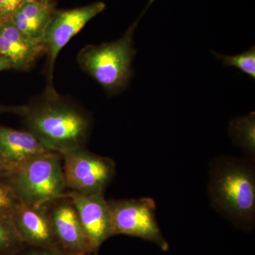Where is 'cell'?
Returning a JSON list of instances; mask_svg holds the SVG:
<instances>
[{
    "label": "cell",
    "mask_w": 255,
    "mask_h": 255,
    "mask_svg": "<svg viewBox=\"0 0 255 255\" xmlns=\"http://www.w3.org/2000/svg\"><path fill=\"white\" fill-rule=\"evenodd\" d=\"M114 236L126 235L152 242L161 250L168 251L156 219V204L151 198L109 201Z\"/></svg>",
    "instance_id": "6"
},
{
    "label": "cell",
    "mask_w": 255,
    "mask_h": 255,
    "mask_svg": "<svg viewBox=\"0 0 255 255\" xmlns=\"http://www.w3.org/2000/svg\"><path fill=\"white\" fill-rule=\"evenodd\" d=\"M105 9V3L97 1L75 9L55 10L41 38L45 53L48 55L49 80L53 76L55 60L61 50L90 20Z\"/></svg>",
    "instance_id": "7"
},
{
    "label": "cell",
    "mask_w": 255,
    "mask_h": 255,
    "mask_svg": "<svg viewBox=\"0 0 255 255\" xmlns=\"http://www.w3.org/2000/svg\"><path fill=\"white\" fill-rule=\"evenodd\" d=\"M2 178L18 199L30 206L45 205L68 191L64 177L63 157L53 151L14 166Z\"/></svg>",
    "instance_id": "4"
},
{
    "label": "cell",
    "mask_w": 255,
    "mask_h": 255,
    "mask_svg": "<svg viewBox=\"0 0 255 255\" xmlns=\"http://www.w3.org/2000/svg\"><path fill=\"white\" fill-rule=\"evenodd\" d=\"M1 18H2V16H1V11H0V20H1Z\"/></svg>",
    "instance_id": "23"
},
{
    "label": "cell",
    "mask_w": 255,
    "mask_h": 255,
    "mask_svg": "<svg viewBox=\"0 0 255 255\" xmlns=\"http://www.w3.org/2000/svg\"><path fill=\"white\" fill-rule=\"evenodd\" d=\"M23 247L11 218L0 216V254L16 255Z\"/></svg>",
    "instance_id": "15"
},
{
    "label": "cell",
    "mask_w": 255,
    "mask_h": 255,
    "mask_svg": "<svg viewBox=\"0 0 255 255\" xmlns=\"http://www.w3.org/2000/svg\"><path fill=\"white\" fill-rule=\"evenodd\" d=\"M208 194L215 209L235 222L248 226L254 221L255 171L246 159H215L210 169Z\"/></svg>",
    "instance_id": "2"
},
{
    "label": "cell",
    "mask_w": 255,
    "mask_h": 255,
    "mask_svg": "<svg viewBox=\"0 0 255 255\" xmlns=\"http://www.w3.org/2000/svg\"><path fill=\"white\" fill-rule=\"evenodd\" d=\"M81 221L89 246L93 254L107 239L114 236L112 212L104 194L85 195L68 191Z\"/></svg>",
    "instance_id": "9"
},
{
    "label": "cell",
    "mask_w": 255,
    "mask_h": 255,
    "mask_svg": "<svg viewBox=\"0 0 255 255\" xmlns=\"http://www.w3.org/2000/svg\"><path fill=\"white\" fill-rule=\"evenodd\" d=\"M21 255H75L60 248H30Z\"/></svg>",
    "instance_id": "19"
},
{
    "label": "cell",
    "mask_w": 255,
    "mask_h": 255,
    "mask_svg": "<svg viewBox=\"0 0 255 255\" xmlns=\"http://www.w3.org/2000/svg\"><path fill=\"white\" fill-rule=\"evenodd\" d=\"M51 151L28 130L0 125V154L14 167Z\"/></svg>",
    "instance_id": "12"
},
{
    "label": "cell",
    "mask_w": 255,
    "mask_h": 255,
    "mask_svg": "<svg viewBox=\"0 0 255 255\" xmlns=\"http://www.w3.org/2000/svg\"><path fill=\"white\" fill-rule=\"evenodd\" d=\"M55 11L54 0L28 1L7 18L24 36L41 42Z\"/></svg>",
    "instance_id": "13"
},
{
    "label": "cell",
    "mask_w": 255,
    "mask_h": 255,
    "mask_svg": "<svg viewBox=\"0 0 255 255\" xmlns=\"http://www.w3.org/2000/svg\"><path fill=\"white\" fill-rule=\"evenodd\" d=\"M14 168V166L11 165L8 161L4 158L0 154V178L4 177L10 171Z\"/></svg>",
    "instance_id": "20"
},
{
    "label": "cell",
    "mask_w": 255,
    "mask_h": 255,
    "mask_svg": "<svg viewBox=\"0 0 255 255\" xmlns=\"http://www.w3.org/2000/svg\"><path fill=\"white\" fill-rule=\"evenodd\" d=\"M14 68L12 63L9 60L4 57L0 55V71L3 70H9V69Z\"/></svg>",
    "instance_id": "22"
},
{
    "label": "cell",
    "mask_w": 255,
    "mask_h": 255,
    "mask_svg": "<svg viewBox=\"0 0 255 255\" xmlns=\"http://www.w3.org/2000/svg\"><path fill=\"white\" fill-rule=\"evenodd\" d=\"M26 1V0H0V11L2 18L10 17Z\"/></svg>",
    "instance_id": "18"
},
{
    "label": "cell",
    "mask_w": 255,
    "mask_h": 255,
    "mask_svg": "<svg viewBox=\"0 0 255 255\" xmlns=\"http://www.w3.org/2000/svg\"><path fill=\"white\" fill-rule=\"evenodd\" d=\"M21 202L11 186L0 178V216L11 218Z\"/></svg>",
    "instance_id": "17"
},
{
    "label": "cell",
    "mask_w": 255,
    "mask_h": 255,
    "mask_svg": "<svg viewBox=\"0 0 255 255\" xmlns=\"http://www.w3.org/2000/svg\"><path fill=\"white\" fill-rule=\"evenodd\" d=\"M24 110V106L23 107H6V106L0 105V114L11 112V113L18 114L21 115Z\"/></svg>",
    "instance_id": "21"
},
{
    "label": "cell",
    "mask_w": 255,
    "mask_h": 255,
    "mask_svg": "<svg viewBox=\"0 0 255 255\" xmlns=\"http://www.w3.org/2000/svg\"><path fill=\"white\" fill-rule=\"evenodd\" d=\"M47 97L24 106L21 116L28 131L49 150L62 154L84 147L91 131V119L86 113L69 102Z\"/></svg>",
    "instance_id": "1"
},
{
    "label": "cell",
    "mask_w": 255,
    "mask_h": 255,
    "mask_svg": "<svg viewBox=\"0 0 255 255\" xmlns=\"http://www.w3.org/2000/svg\"><path fill=\"white\" fill-rule=\"evenodd\" d=\"M155 0H149L135 22L117 41L84 47L78 56L80 68L112 95L128 86L132 75V63L136 54L133 36L137 24Z\"/></svg>",
    "instance_id": "3"
},
{
    "label": "cell",
    "mask_w": 255,
    "mask_h": 255,
    "mask_svg": "<svg viewBox=\"0 0 255 255\" xmlns=\"http://www.w3.org/2000/svg\"><path fill=\"white\" fill-rule=\"evenodd\" d=\"M43 53L41 42L24 36L9 18L0 20V55L9 60L14 68H29Z\"/></svg>",
    "instance_id": "11"
},
{
    "label": "cell",
    "mask_w": 255,
    "mask_h": 255,
    "mask_svg": "<svg viewBox=\"0 0 255 255\" xmlns=\"http://www.w3.org/2000/svg\"><path fill=\"white\" fill-rule=\"evenodd\" d=\"M43 206L60 248L75 255H93L76 207L67 194Z\"/></svg>",
    "instance_id": "8"
},
{
    "label": "cell",
    "mask_w": 255,
    "mask_h": 255,
    "mask_svg": "<svg viewBox=\"0 0 255 255\" xmlns=\"http://www.w3.org/2000/svg\"><path fill=\"white\" fill-rule=\"evenodd\" d=\"M11 219L23 246L60 248L44 206H30L21 202L11 215Z\"/></svg>",
    "instance_id": "10"
},
{
    "label": "cell",
    "mask_w": 255,
    "mask_h": 255,
    "mask_svg": "<svg viewBox=\"0 0 255 255\" xmlns=\"http://www.w3.org/2000/svg\"><path fill=\"white\" fill-rule=\"evenodd\" d=\"M68 191L85 195L104 194L116 174L112 159L96 155L85 147L61 154Z\"/></svg>",
    "instance_id": "5"
},
{
    "label": "cell",
    "mask_w": 255,
    "mask_h": 255,
    "mask_svg": "<svg viewBox=\"0 0 255 255\" xmlns=\"http://www.w3.org/2000/svg\"><path fill=\"white\" fill-rule=\"evenodd\" d=\"M212 53L218 59L222 62L225 67H235L239 69L242 73L246 74L253 80L255 79V47L253 46L241 54L226 55L216 53Z\"/></svg>",
    "instance_id": "16"
},
{
    "label": "cell",
    "mask_w": 255,
    "mask_h": 255,
    "mask_svg": "<svg viewBox=\"0 0 255 255\" xmlns=\"http://www.w3.org/2000/svg\"><path fill=\"white\" fill-rule=\"evenodd\" d=\"M230 135L233 141L247 153L254 155L255 151V114L234 119L230 126Z\"/></svg>",
    "instance_id": "14"
},
{
    "label": "cell",
    "mask_w": 255,
    "mask_h": 255,
    "mask_svg": "<svg viewBox=\"0 0 255 255\" xmlns=\"http://www.w3.org/2000/svg\"><path fill=\"white\" fill-rule=\"evenodd\" d=\"M0 255H11L0 254Z\"/></svg>",
    "instance_id": "25"
},
{
    "label": "cell",
    "mask_w": 255,
    "mask_h": 255,
    "mask_svg": "<svg viewBox=\"0 0 255 255\" xmlns=\"http://www.w3.org/2000/svg\"><path fill=\"white\" fill-rule=\"evenodd\" d=\"M26 1H36V0H26Z\"/></svg>",
    "instance_id": "24"
},
{
    "label": "cell",
    "mask_w": 255,
    "mask_h": 255,
    "mask_svg": "<svg viewBox=\"0 0 255 255\" xmlns=\"http://www.w3.org/2000/svg\"><path fill=\"white\" fill-rule=\"evenodd\" d=\"M93 255H97V253H95V254H93Z\"/></svg>",
    "instance_id": "26"
}]
</instances>
